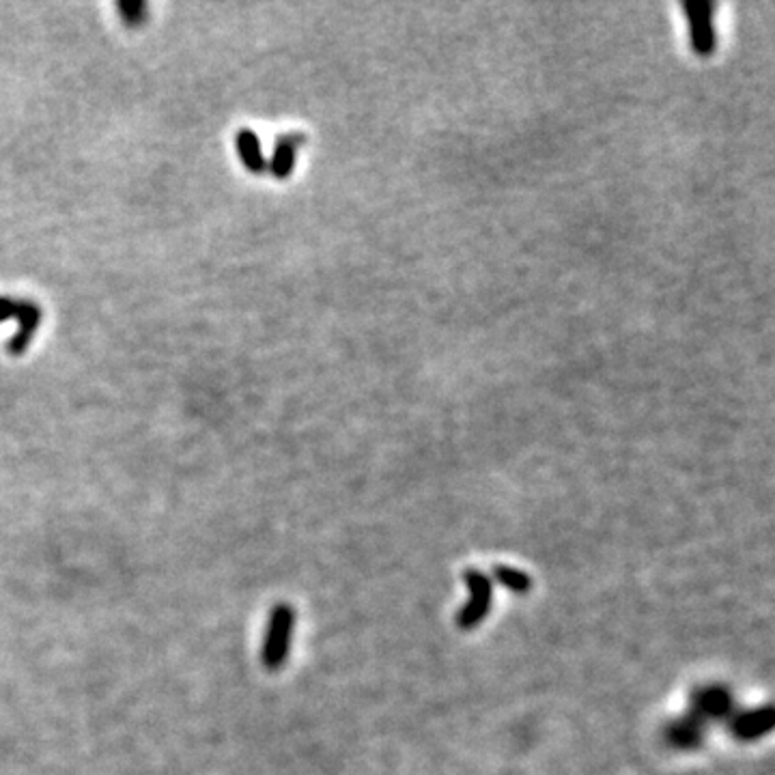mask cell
Wrapping results in <instances>:
<instances>
[{
	"label": "cell",
	"instance_id": "5b68a950",
	"mask_svg": "<svg viewBox=\"0 0 775 775\" xmlns=\"http://www.w3.org/2000/svg\"><path fill=\"white\" fill-rule=\"evenodd\" d=\"M709 724L698 717L694 711H687L683 717L668 722L664 728V737L668 745L676 750H696L707 735Z\"/></svg>",
	"mask_w": 775,
	"mask_h": 775
},
{
	"label": "cell",
	"instance_id": "9c48e42d",
	"mask_svg": "<svg viewBox=\"0 0 775 775\" xmlns=\"http://www.w3.org/2000/svg\"><path fill=\"white\" fill-rule=\"evenodd\" d=\"M235 143H237V151L239 155H242L244 164L250 168L252 173H261L267 168V162L263 158V151H261V143L257 134L252 130H239L237 136H235Z\"/></svg>",
	"mask_w": 775,
	"mask_h": 775
},
{
	"label": "cell",
	"instance_id": "8992f818",
	"mask_svg": "<svg viewBox=\"0 0 775 775\" xmlns=\"http://www.w3.org/2000/svg\"><path fill=\"white\" fill-rule=\"evenodd\" d=\"M728 726H730L732 735H735L739 741H754L758 737L767 735V732L773 728V709H771V704H765V707H758V709L735 713L728 720Z\"/></svg>",
	"mask_w": 775,
	"mask_h": 775
},
{
	"label": "cell",
	"instance_id": "8fae6325",
	"mask_svg": "<svg viewBox=\"0 0 775 775\" xmlns=\"http://www.w3.org/2000/svg\"><path fill=\"white\" fill-rule=\"evenodd\" d=\"M18 310H20V302L11 298H0V321L18 317Z\"/></svg>",
	"mask_w": 775,
	"mask_h": 775
},
{
	"label": "cell",
	"instance_id": "52a82bcc",
	"mask_svg": "<svg viewBox=\"0 0 775 775\" xmlns=\"http://www.w3.org/2000/svg\"><path fill=\"white\" fill-rule=\"evenodd\" d=\"M300 145H304V134H283L278 138L276 149H274V160L270 166L274 177H278V179L289 177Z\"/></svg>",
	"mask_w": 775,
	"mask_h": 775
},
{
	"label": "cell",
	"instance_id": "7a4b0ae2",
	"mask_svg": "<svg viewBox=\"0 0 775 775\" xmlns=\"http://www.w3.org/2000/svg\"><path fill=\"white\" fill-rule=\"evenodd\" d=\"M465 586L470 590V599L463 605L459 616H457V625L459 629H474L483 623L487 618L491 603H493V584L489 577L483 571L470 569L463 575Z\"/></svg>",
	"mask_w": 775,
	"mask_h": 775
},
{
	"label": "cell",
	"instance_id": "30bf717a",
	"mask_svg": "<svg viewBox=\"0 0 775 775\" xmlns=\"http://www.w3.org/2000/svg\"><path fill=\"white\" fill-rule=\"evenodd\" d=\"M493 577H496V580H498L506 590H511V593H515V595H526L528 590L532 588L530 575L524 573V571L515 569V567L496 565V567H493Z\"/></svg>",
	"mask_w": 775,
	"mask_h": 775
},
{
	"label": "cell",
	"instance_id": "ba28073f",
	"mask_svg": "<svg viewBox=\"0 0 775 775\" xmlns=\"http://www.w3.org/2000/svg\"><path fill=\"white\" fill-rule=\"evenodd\" d=\"M16 319L20 323V330L9 341V351L11 354H22L28 341H31V336L37 332V326L41 321V310L33 302H20V310H18Z\"/></svg>",
	"mask_w": 775,
	"mask_h": 775
},
{
	"label": "cell",
	"instance_id": "6da1fadb",
	"mask_svg": "<svg viewBox=\"0 0 775 775\" xmlns=\"http://www.w3.org/2000/svg\"><path fill=\"white\" fill-rule=\"evenodd\" d=\"M295 608L289 603H278L267 618L265 636L261 644V664L265 670L278 672L287 664L293 633H295Z\"/></svg>",
	"mask_w": 775,
	"mask_h": 775
},
{
	"label": "cell",
	"instance_id": "277c9868",
	"mask_svg": "<svg viewBox=\"0 0 775 775\" xmlns=\"http://www.w3.org/2000/svg\"><path fill=\"white\" fill-rule=\"evenodd\" d=\"M715 3H685L683 11L692 28V46L700 56H709L715 50L717 37L713 26Z\"/></svg>",
	"mask_w": 775,
	"mask_h": 775
},
{
	"label": "cell",
	"instance_id": "3957f363",
	"mask_svg": "<svg viewBox=\"0 0 775 775\" xmlns=\"http://www.w3.org/2000/svg\"><path fill=\"white\" fill-rule=\"evenodd\" d=\"M692 711L704 722H722L735 715V698L722 685L700 687L692 698Z\"/></svg>",
	"mask_w": 775,
	"mask_h": 775
}]
</instances>
